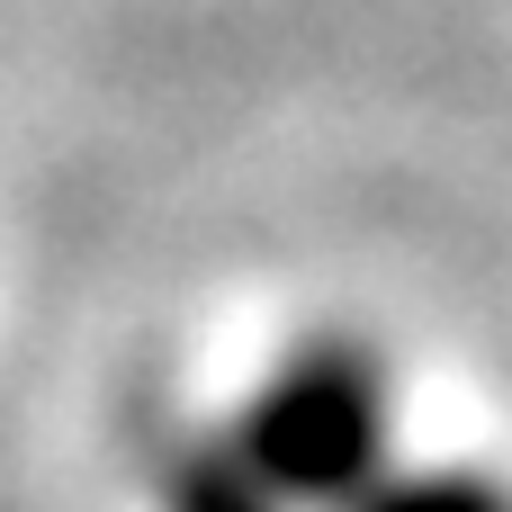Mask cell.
Listing matches in <instances>:
<instances>
[{"label": "cell", "instance_id": "6da1fadb", "mask_svg": "<svg viewBox=\"0 0 512 512\" xmlns=\"http://www.w3.org/2000/svg\"><path fill=\"white\" fill-rule=\"evenodd\" d=\"M387 432H396V387L360 342L288 351L234 414V441L261 459L288 512H351L387 477Z\"/></svg>", "mask_w": 512, "mask_h": 512}, {"label": "cell", "instance_id": "7a4b0ae2", "mask_svg": "<svg viewBox=\"0 0 512 512\" xmlns=\"http://www.w3.org/2000/svg\"><path fill=\"white\" fill-rule=\"evenodd\" d=\"M162 512H288V495L261 477V459L234 441V423L180 441V459L162 468Z\"/></svg>", "mask_w": 512, "mask_h": 512}, {"label": "cell", "instance_id": "3957f363", "mask_svg": "<svg viewBox=\"0 0 512 512\" xmlns=\"http://www.w3.org/2000/svg\"><path fill=\"white\" fill-rule=\"evenodd\" d=\"M351 512H512V486L477 468H387Z\"/></svg>", "mask_w": 512, "mask_h": 512}]
</instances>
